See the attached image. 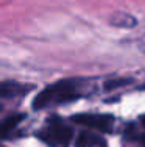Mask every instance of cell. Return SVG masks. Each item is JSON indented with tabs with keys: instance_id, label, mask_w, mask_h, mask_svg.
Here are the masks:
<instances>
[{
	"instance_id": "obj_6",
	"label": "cell",
	"mask_w": 145,
	"mask_h": 147,
	"mask_svg": "<svg viewBox=\"0 0 145 147\" xmlns=\"http://www.w3.org/2000/svg\"><path fill=\"white\" fill-rule=\"evenodd\" d=\"M78 147H105V142L95 136L81 135L80 141H78Z\"/></svg>"
},
{
	"instance_id": "obj_9",
	"label": "cell",
	"mask_w": 145,
	"mask_h": 147,
	"mask_svg": "<svg viewBox=\"0 0 145 147\" xmlns=\"http://www.w3.org/2000/svg\"><path fill=\"white\" fill-rule=\"evenodd\" d=\"M140 124L145 127V114H142V116H140Z\"/></svg>"
},
{
	"instance_id": "obj_5",
	"label": "cell",
	"mask_w": 145,
	"mask_h": 147,
	"mask_svg": "<svg viewBox=\"0 0 145 147\" xmlns=\"http://www.w3.org/2000/svg\"><path fill=\"white\" fill-rule=\"evenodd\" d=\"M23 117H25L23 114L16 113V114L8 116L6 119H3L2 124H0V138H6V136H9V133H11L17 125L23 121Z\"/></svg>"
},
{
	"instance_id": "obj_4",
	"label": "cell",
	"mask_w": 145,
	"mask_h": 147,
	"mask_svg": "<svg viewBox=\"0 0 145 147\" xmlns=\"http://www.w3.org/2000/svg\"><path fill=\"white\" fill-rule=\"evenodd\" d=\"M33 89V85H25L14 80H5L0 82V99H14L28 94Z\"/></svg>"
},
{
	"instance_id": "obj_3",
	"label": "cell",
	"mask_w": 145,
	"mask_h": 147,
	"mask_svg": "<svg viewBox=\"0 0 145 147\" xmlns=\"http://www.w3.org/2000/svg\"><path fill=\"white\" fill-rule=\"evenodd\" d=\"M72 121L78 125L88 127L91 130L108 133L114 127V117L109 114H100V113H83L72 117Z\"/></svg>"
},
{
	"instance_id": "obj_1",
	"label": "cell",
	"mask_w": 145,
	"mask_h": 147,
	"mask_svg": "<svg viewBox=\"0 0 145 147\" xmlns=\"http://www.w3.org/2000/svg\"><path fill=\"white\" fill-rule=\"evenodd\" d=\"M81 96V85L78 80H59V82L48 85L34 97L33 108L44 110V108L56 107V105L74 102V100L80 99Z\"/></svg>"
},
{
	"instance_id": "obj_8",
	"label": "cell",
	"mask_w": 145,
	"mask_h": 147,
	"mask_svg": "<svg viewBox=\"0 0 145 147\" xmlns=\"http://www.w3.org/2000/svg\"><path fill=\"white\" fill-rule=\"evenodd\" d=\"M137 142H139L142 147H145V133L144 135H137Z\"/></svg>"
},
{
	"instance_id": "obj_2",
	"label": "cell",
	"mask_w": 145,
	"mask_h": 147,
	"mask_svg": "<svg viewBox=\"0 0 145 147\" xmlns=\"http://www.w3.org/2000/svg\"><path fill=\"white\" fill-rule=\"evenodd\" d=\"M74 130L59 117H50L37 131V138L50 147H65L72 141Z\"/></svg>"
},
{
	"instance_id": "obj_7",
	"label": "cell",
	"mask_w": 145,
	"mask_h": 147,
	"mask_svg": "<svg viewBox=\"0 0 145 147\" xmlns=\"http://www.w3.org/2000/svg\"><path fill=\"white\" fill-rule=\"evenodd\" d=\"M131 80L128 78H120V80H112V82H108L106 83V89H114V88H120V85H126L130 83Z\"/></svg>"
}]
</instances>
